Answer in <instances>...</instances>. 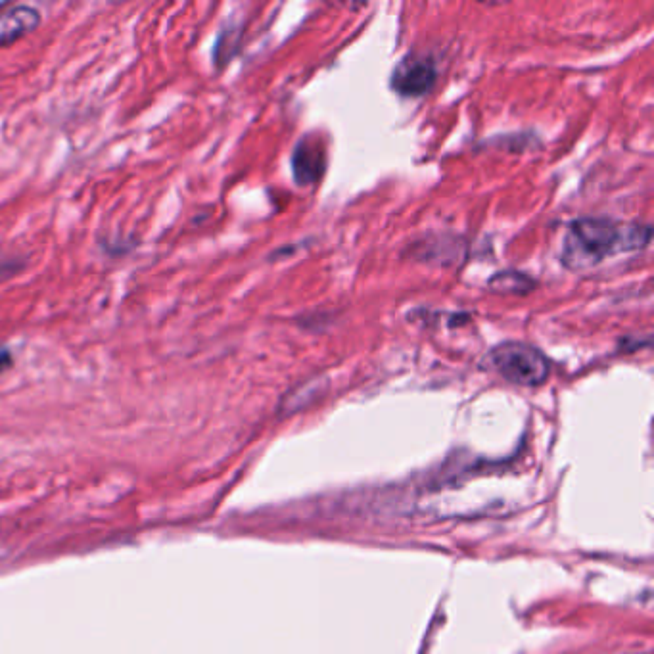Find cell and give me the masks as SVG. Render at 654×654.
<instances>
[{"label": "cell", "instance_id": "5b68a950", "mask_svg": "<svg viewBox=\"0 0 654 654\" xmlns=\"http://www.w3.org/2000/svg\"><path fill=\"white\" fill-rule=\"evenodd\" d=\"M41 24V14L31 6H10L0 10V47H8Z\"/></svg>", "mask_w": 654, "mask_h": 654}, {"label": "cell", "instance_id": "3957f363", "mask_svg": "<svg viewBox=\"0 0 654 654\" xmlns=\"http://www.w3.org/2000/svg\"><path fill=\"white\" fill-rule=\"evenodd\" d=\"M438 79L436 64L426 56H405L392 73V89L407 98L428 93Z\"/></svg>", "mask_w": 654, "mask_h": 654}, {"label": "cell", "instance_id": "277c9868", "mask_svg": "<svg viewBox=\"0 0 654 654\" xmlns=\"http://www.w3.org/2000/svg\"><path fill=\"white\" fill-rule=\"evenodd\" d=\"M327 167V154L323 142L311 137H305L298 142L294 156H292V169L294 179L298 185H313L317 183Z\"/></svg>", "mask_w": 654, "mask_h": 654}, {"label": "cell", "instance_id": "7a4b0ae2", "mask_svg": "<svg viewBox=\"0 0 654 654\" xmlns=\"http://www.w3.org/2000/svg\"><path fill=\"white\" fill-rule=\"evenodd\" d=\"M491 367L507 382L516 386H541L549 374V359L534 346L522 342H505L490 353Z\"/></svg>", "mask_w": 654, "mask_h": 654}, {"label": "cell", "instance_id": "6da1fadb", "mask_svg": "<svg viewBox=\"0 0 654 654\" xmlns=\"http://www.w3.org/2000/svg\"><path fill=\"white\" fill-rule=\"evenodd\" d=\"M649 240V225H624L607 217H582L568 227L562 240V265L570 271H584L607 257L641 250Z\"/></svg>", "mask_w": 654, "mask_h": 654}, {"label": "cell", "instance_id": "8992f818", "mask_svg": "<svg viewBox=\"0 0 654 654\" xmlns=\"http://www.w3.org/2000/svg\"><path fill=\"white\" fill-rule=\"evenodd\" d=\"M491 288L493 290H499V292H518V294H524L528 292L534 284L532 281L526 277V275H520V273H499L495 275L490 282Z\"/></svg>", "mask_w": 654, "mask_h": 654}, {"label": "cell", "instance_id": "52a82bcc", "mask_svg": "<svg viewBox=\"0 0 654 654\" xmlns=\"http://www.w3.org/2000/svg\"><path fill=\"white\" fill-rule=\"evenodd\" d=\"M12 365V357L8 351H0V371L8 369Z\"/></svg>", "mask_w": 654, "mask_h": 654}]
</instances>
